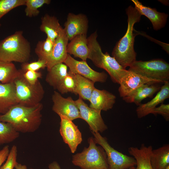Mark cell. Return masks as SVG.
I'll list each match as a JSON object with an SVG mask.
<instances>
[{
	"instance_id": "cell-1",
	"label": "cell",
	"mask_w": 169,
	"mask_h": 169,
	"mask_svg": "<svg viewBox=\"0 0 169 169\" xmlns=\"http://www.w3.org/2000/svg\"><path fill=\"white\" fill-rule=\"evenodd\" d=\"M43 108L41 103L30 107L18 104L5 114H0V121L9 123L19 133L33 132L41 124Z\"/></svg>"
},
{
	"instance_id": "cell-2",
	"label": "cell",
	"mask_w": 169,
	"mask_h": 169,
	"mask_svg": "<svg viewBox=\"0 0 169 169\" xmlns=\"http://www.w3.org/2000/svg\"><path fill=\"white\" fill-rule=\"evenodd\" d=\"M127 16V27L126 33L117 42L112 52L114 57L122 67L126 69L136 60V53L134 49L135 38L137 34L134 26L141 20V15L131 5L126 10Z\"/></svg>"
},
{
	"instance_id": "cell-3",
	"label": "cell",
	"mask_w": 169,
	"mask_h": 169,
	"mask_svg": "<svg viewBox=\"0 0 169 169\" xmlns=\"http://www.w3.org/2000/svg\"><path fill=\"white\" fill-rule=\"evenodd\" d=\"M97 32L95 31L87 38L89 49V59L97 67L105 70L109 74L112 81L120 84L121 79L128 71L124 69L108 52L104 53L97 40Z\"/></svg>"
},
{
	"instance_id": "cell-4",
	"label": "cell",
	"mask_w": 169,
	"mask_h": 169,
	"mask_svg": "<svg viewBox=\"0 0 169 169\" xmlns=\"http://www.w3.org/2000/svg\"><path fill=\"white\" fill-rule=\"evenodd\" d=\"M29 42L21 31H17L0 41V59L8 62H27L30 55Z\"/></svg>"
},
{
	"instance_id": "cell-5",
	"label": "cell",
	"mask_w": 169,
	"mask_h": 169,
	"mask_svg": "<svg viewBox=\"0 0 169 169\" xmlns=\"http://www.w3.org/2000/svg\"><path fill=\"white\" fill-rule=\"evenodd\" d=\"M89 146L72 156V162L82 169H109L106 154L103 148L96 145L94 138L88 139Z\"/></svg>"
},
{
	"instance_id": "cell-6",
	"label": "cell",
	"mask_w": 169,
	"mask_h": 169,
	"mask_svg": "<svg viewBox=\"0 0 169 169\" xmlns=\"http://www.w3.org/2000/svg\"><path fill=\"white\" fill-rule=\"evenodd\" d=\"M21 71L20 75L13 82L18 104L29 107L35 106L41 103L44 97V89L39 80L34 84L28 83Z\"/></svg>"
},
{
	"instance_id": "cell-7",
	"label": "cell",
	"mask_w": 169,
	"mask_h": 169,
	"mask_svg": "<svg viewBox=\"0 0 169 169\" xmlns=\"http://www.w3.org/2000/svg\"><path fill=\"white\" fill-rule=\"evenodd\" d=\"M128 70L162 83L169 81V64L162 59L136 60Z\"/></svg>"
},
{
	"instance_id": "cell-8",
	"label": "cell",
	"mask_w": 169,
	"mask_h": 169,
	"mask_svg": "<svg viewBox=\"0 0 169 169\" xmlns=\"http://www.w3.org/2000/svg\"><path fill=\"white\" fill-rule=\"evenodd\" d=\"M92 133L96 143L101 146L105 152L109 169H128L136 166V161L134 157L115 149L109 144L107 139L102 136L99 132Z\"/></svg>"
},
{
	"instance_id": "cell-9",
	"label": "cell",
	"mask_w": 169,
	"mask_h": 169,
	"mask_svg": "<svg viewBox=\"0 0 169 169\" xmlns=\"http://www.w3.org/2000/svg\"><path fill=\"white\" fill-rule=\"evenodd\" d=\"M64 63L75 74H79L95 82L105 83L108 75L104 71L98 72L91 69L86 61H78L68 54Z\"/></svg>"
},
{
	"instance_id": "cell-10",
	"label": "cell",
	"mask_w": 169,
	"mask_h": 169,
	"mask_svg": "<svg viewBox=\"0 0 169 169\" xmlns=\"http://www.w3.org/2000/svg\"><path fill=\"white\" fill-rule=\"evenodd\" d=\"M52 110L59 117L63 116L72 121L81 119L79 110L72 98L63 97L58 92L54 91L52 95Z\"/></svg>"
},
{
	"instance_id": "cell-11",
	"label": "cell",
	"mask_w": 169,
	"mask_h": 169,
	"mask_svg": "<svg viewBox=\"0 0 169 169\" xmlns=\"http://www.w3.org/2000/svg\"><path fill=\"white\" fill-rule=\"evenodd\" d=\"M75 102L79 110L81 119L88 123L92 132H102L107 129L100 110L90 107L80 97Z\"/></svg>"
},
{
	"instance_id": "cell-12",
	"label": "cell",
	"mask_w": 169,
	"mask_h": 169,
	"mask_svg": "<svg viewBox=\"0 0 169 169\" xmlns=\"http://www.w3.org/2000/svg\"><path fill=\"white\" fill-rule=\"evenodd\" d=\"M60 117V133L64 141L68 145L71 152L74 153L82 141L81 133L77 126L72 121L63 116Z\"/></svg>"
},
{
	"instance_id": "cell-13",
	"label": "cell",
	"mask_w": 169,
	"mask_h": 169,
	"mask_svg": "<svg viewBox=\"0 0 169 169\" xmlns=\"http://www.w3.org/2000/svg\"><path fill=\"white\" fill-rule=\"evenodd\" d=\"M88 22L87 16L84 14H76L69 13L64 23V28L69 40H71L79 35H87Z\"/></svg>"
},
{
	"instance_id": "cell-14",
	"label": "cell",
	"mask_w": 169,
	"mask_h": 169,
	"mask_svg": "<svg viewBox=\"0 0 169 169\" xmlns=\"http://www.w3.org/2000/svg\"><path fill=\"white\" fill-rule=\"evenodd\" d=\"M158 83L161 82L159 80L149 78L128 70L119 84L120 86L118 89L119 95L123 98L143 84Z\"/></svg>"
},
{
	"instance_id": "cell-15",
	"label": "cell",
	"mask_w": 169,
	"mask_h": 169,
	"mask_svg": "<svg viewBox=\"0 0 169 169\" xmlns=\"http://www.w3.org/2000/svg\"><path fill=\"white\" fill-rule=\"evenodd\" d=\"M69 39L63 28L58 37L55 40L52 53L47 61L48 71L54 65L63 63L68 55L67 47Z\"/></svg>"
},
{
	"instance_id": "cell-16",
	"label": "cell",
	"mask_w": 169,
	"mask_h": 169,
	"mask_svg": "<svg viewBox=\"0 0 169 169\" xmlns=\"http://www.w3.org/2000/svg\"><path fill=\"white\" fill-rule=\"evenodd\" d=\"M131 1L141 15L145 16L150 20L154 30H158L165 27L168 17L167 14L158 12L155 8L144 6L138 0Z\"/></svg>"
},
{
	"instance_id": "cell-17",
	"label": "cell",
	"mask_w": 169,
	"mask_h": 169,
	"mask_svg": "<svg viewBox=\"0 0 169 169\" xmlns=\"http://www.w3.org/2000/svg\"><path fill=\"white\" fill-rule=\"evenodd\" d=\"M116 97L106 90H100L95 87L89 101L90 107L96 110L107 111L111 109L115 103Z\"/></svg>"
},
{
	"instance_id": "cell-18",
	"label": "cell",
	"mask_w": 169,
	"mask_h": 169,
	"mask_svg": "<svg viewBox=\"0 0 169 169\" xmlns=\"http://www.w3.org/2000/svg\"><path fill=\"white\" fill-rule=\"evenodd\" d=\"M169 98V81L164 83L156 95L146 103L141 104L136 109L138 118H141L150 114L156 106Z\"/></svg>"
},
{
	"instance_id": "cell-19",
	"label": "cell",
	"mask_w": 169,
	"mask_h": 169,
	"mask_svg": "<svg viewBox=\"0 0 169 169\" xmlns=\"http://www.w3.org/2000/svg\"><path fill=\"white\" fill-rule=\"evenodd\" d=\"M18 104L14 83H0V114L7 113Z\"/></svg>"
},
{
	"instance_id": "cell-20",
	"label": "cell",
	"mask_w": 169,
	"mask_h": 169,
	"mask_svg": "<svg viewBox=\"0 0 169 169\" xmlns=\"http://www.w3.org/2000/svg\"><path fill=\"white\" fill-rule=\"evenodd\" d=\"M67 52L70 55L86 61L89 53L87 35H77L70 40L67 45Z\"/></svg>"
},
{
	"instance_id": "cell-21",
	"label": "cell",
	"mask_w": 169,
	"mask_h": 169,
	"mask_svg": "<svg viewBox=\"0 0 169 169\" xmlns=\"http://www.w3.org/2000/svg\"><path fill=\"white\" fill-rule=\"evenodd\" d=\"M161 87L157 85L145 84L138 87L127 96L122 98L128 103H133L137 105L141 104V101L147 98H151Z\"/></svg>"
},
{
	"instance_id": "cell-22",
	"label": "cell",
	"mask_w": 169,
	"mask_h": 169,
	"mask_svg": "<svg viewBox=\"0 0 169 169\" xmlns=\"http://www.w3.org/2000/svg\"><path fill=\"white\" fill-rule=\"evenodd\" d=\"M152 148L142 144L140 148L136 147H129L128 151L133 156L136 161V169H153L151 165L150 157Z\"/></svg>"
},
{
	"instance_id": "cell-23",
	"label": "cell",
	"mask_w": 169,
	"mask_h": 169,
	"mask_svg": "<svg viewBox=\"0 0 169 169\" xmlns=\"http://www.w3.org/2000/svg\"><path fill=\"white\" fill-rule=\"evenodd\" d=\"M62 28L55 16L46 14L42 18L40 29L53 42L59 36Z\"/></svg>"
},
{
	"instance_id": "cell-24",
	"label": "cell",
	"mask_w": 169,
	"mask_h": 169,
	"mask_svg": "<svg viewBox=\"0 0 169 169\" xmlns=\"http://www.w3.org/2000/svg\"><path fill=\"white\" fill-rule=\"evenodd\" d=\"M150 160L153 169H165L169 166V145L152 150Z\"/></svg>"
},
{
	"instance_id": "cell-25",
	"label": "cell",
	"mask_w": 169,
	"mask_h": 169,
	"mask_svg": "<svg viewBox=\"0 0 169 169\" xmlns=\"http://www.w3.org/2000/svg\"><path fill=\"white\" fill-rule=\"evenodd\" d=\"M67 66L63 63L57 64L48 71L45 81L54 89L67 74Z\"/></svg>"
},
{
	"instance_id": "cell-26",
	"label": "cell",
	"mask_w": 169,
	"mask_h": 169,
	"mask_svg": "<svg viewBox=\"0 0 169 169\" xmlns=\"http://www.w3.org/2000/svg\"><path fill=\"white\" fill-rule=\"evenodd\" d=\"M21 72V69H18L13 63L0 59V83H13L20 75Z\"/></svg>"
},
{
	"instance_id": "cell-27",
	"label": "cell",
	"mask_w": 169,
	"mask_h": 169,
	"mask_svg": "<svg viewBox=\"0 0 169 169\" xmlns=\"http://www.w3.org/2000/svg\"><path fill=\"white\" fill-rule=\"evenodd\" d=\"M75 74L76 80L75 95H78L83 100L89 101L95 88V83L79 74Z\"/></svg>"
},
{
	"instance_id": "cell-28",
	"label": "cell",
	"mask_w": 169,
	"mask_h": 169,
	"mask_svg": "<svg viewBox=\"0 0 169 169\" xmlns=\"http://www.w3.org/2000/svg\"><path fill=\"white\" fill-rule=\"evenodd\" d=\"M19 136L9 123L0 121V145L11 142Z\"/></svg>"
},
{
	"instance_id": "cell-29",
	"label": "cell",
	"mask_w": 169,
	"mask_h": 169,
	"mask_svg": "<svg viewBox=\"0 0 169 169\" xmlns=\"http://www.w3.org/2000/svg\"><path fill=\"white\" fill-rule=\"evenodd\" d=\"M54 43V42L47 37L44 40L38 42L35 48V52L38 59L47 61L52 53Z\"/></svg>"
},
{
	"instance_id": "cell-30",
	"label": "cell",
	"mask_w": 169,
	"mask_h": 169,
	"mask_svg": "<svg viewBox=\"0 0 169 169\" xmlns=\"http://www.w3.org/2000/svg\"><path fill=\"white\" fill-rule=\"evenodd\" d=\"M76 86L75 74L69 70L66 76L58 85L56 89L61 94L71 92L75 94Z\"/></svg>"
},
{
	"instance_id": "cell-31",
	"label": "cell",
	"mask_w": 169,
	"mask_h": 169,
	"mask_svg": "<svg viewBox=\"0 0 169 169\" xmlns=\"http://www.w3.org/2000/svg\"><path fill=\"white\" fill-rule=\"evenodd\" d=\"M50 0H26L25 12L29 17H35L39 13L38 9L45 4H49Z\"/></svg>"
},
{
	"instance_id": "cell-32",
	"label": "cell",
	"mask_w": 169,
	"mask_h": 169,
	"mask_svg": "<svg viewBox=\"0 0 169 169\" xmlns=\"http://www.w3.org/2000/svg\"><path fill=\"white\" fill-rule=\"evenodd\" d=\"M26 0H0V19L11 10L25 5Z\"/></svg>"
},
{
	"instance_id": "cell-33",
	"label": "cell",
	"mask_w": 169,
	"mask_h": 169,
	"mask_svg": "<svg viewBox=\"0 0 169 169\" xmlns=\"http://www.w3.org/2000/svg\"><path fill=\"white\" fill-rule=\"evenodd\" d=\"M17 148L16 145H13L10 150L8 155L5 163L0 167V169H13L17 161Z\"/></svg>"
},
{
	"instance_id": "cell-34",
	"label": "cell",
	"mask_w": 169,
	"mask_h": 169,
	"mask_svg": "<svg viewBox=\"0 0 169 169\" xmlns=\"http://www.w3.org/2000/svg\"><path fill=\"white\" fill-rule=\"evenodd\" d=\"M47 63L45 60L39 59L29 63L28 62L23 63L21 65V69L23 72L28 70L38 71L40 69H44L46 68Z\"/></svg>"
},
{
	"instance_id": "cell-35",
	"label": "cell",
	"mask_w": 169,
	"mask_h": 169,
	"mask_svg": "<svg viewBox=\"0 0 169 169\" xmlns=\"http://www.w3.org/2000/svg\"><path fill=\"white\" fill-rule=\"evenodd\" d=\"M23 72V76L25 79L31 84H35L38 79L41 78L42 76V73L38 71L28 70Z\"/></svg>"
},
{
	"instance_id": "cell-36",
	"label": "cell",
	"mask_w": 169,
	"mask_h": 169,
	"mask_svg": "<svg viewBox=\"0 0 169 169\" xmlns=\"http://www.w3.org/2000/svg\"><path fill=\"white\" fill-rule=\"evenodd\" d=\"M151 114H153L155 115L157 114L161 115L166 121H169V104H161L159 106L156 107L152 110Z\"/></svg>"
},
{
	"instance_id": "cell-37",
	"label": "cell",
	"mask_w": 169,
	"mask_h": 169,
	"mask_svg": "<svg viewBox=\"0 0 169 169\" xmlns=\"http://www.w3.org/2000/svg\"><path fill=\"white\" fill-rule=\"evenodd\" d=\"M9 151V146L8 145L5 146L2 150H0V167L7 159Z\"/></svg>"
},
{
	"instance_id": "cell-38",
	"label": "cell",
	"mask_w": 169,
	"mask_h": 169,
	"mask_svg": "<svg viewBox=\"0 0 169 169\" xmlns=\"http://www.w3.org/2000/svg\"><path fill=\"white\" fill-rule=\"evenodd\" d=\"M49 169H61L59 164L56 161L50 163L49 165Z\"/></svg>"
},
{
	"instance_id": "cell-39",
	"label": "cell",
	"mask_w": 169,
	"mask_h": 169,
	"mask_svg": "<svg viewBox=\"0 0 169 169\" xmlns=\"http://www.w3.org/2000/svg\"><path fill=\"white\" fill-rule=\"evenodd\" d=\"M14 168L16 169H27V166L25 165H23L17 162Z\"/></svg>"
},
{
	"instance_id": "cell-40",
	"label": "cell",
	"mask_w": 169,
	"mask_h": 169,
	"mask_svg": "<svg viewBox=\"0 0 169 169\" xmlns=\"http://www.w3.org/2000/svg\"><path fill=\"white\" fill-rule=\"evenodd\" d=\"M128 169H136V168L134 166H133L130 167Z\"/></svg>"
},
{
	"instance_id": "cell-41",
	"label": "cell",
	"mask_w": 169,
	"mask_h": 169,
	"mask_svg": "<svg viewBox=\"0 0 169 169\" xmlns=\"http://www.w3.org/2000/svg\"><path fill=\"white\" fill-rule=\"evenodd\" d=\"M165 169H169V166H168Z\"/></svg>"
},
{
	"instance_id": "cell-42",
	"label": "cell",
	"mask_w": 169,
	"mask_h": 169,
	"mask_svg": "<svg viewBox=\"0 0 169 169\" xmlns=\"http://www.w3.org/2000/svg\"><path fill=\"white\" fill-rule=\"evenodd\" d=\"M1 24L0 23V26H1Z\"/></svg>"
},
{
	"instance_id": "cell-43",
	"label": "cell",
	"mask_w": 169,
	"mask_h": 169,
	"mask_svg": "<svg viewBox=\"0 0 169 169\" xmlns=\"http://www.w3.org/2000/svg\"><path fill=\"white\" fill-rule=\"evenodd\" d=\"M32 169V168H31V169Z\"/></svg>"
}]
</instances>
